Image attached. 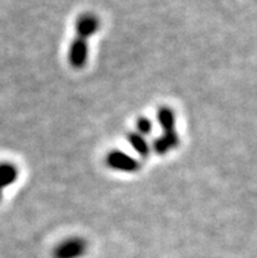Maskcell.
Returning <instances> with one entry per match:
<instances>
[{
	"label": "cell",
	"instance_id": "cell-8",
	"mask_svg": "<svg viewBox=\"0 0 257 258\" xmlns=\"http://www.w3.org/2000/svg\"><path fill=\"white\" fill-rule=\"evenodd\" d=\"M151 130H152V123L150 122V119H147V118H139V121H138V131H139V134H150Z\"/></svg>",
	"mask_w": 257,
	"mask_h": 258
},
{
	"label": "cell",
	"instance_id": "cell-6",
	"mask_svg": "<svg viewBox=\"0 0 257 258\" xmlns=\"http://www.w3.org/2000/svg\"><path fill=\"white\" fill-rule=\"evenodd\" d=\"M160 124L163 126L164 131L175 130V113L170 108H162L158 113Z\"/></svg>",
	"mask_w": 257,
	"mask_h": 258
},
{
	"label": "cell",
	"instance_id": "cell-1",
	"mask_svg": "<svg viewBox=\"0 0 257 258\" xmlns=\"http://www.w3.org/2000/svg\"><path fill=\"white\" fill-rule=\"evenodd\" d=\"M87 250V244L83 239H69L59 244L54 250V258H80Z\"/></svg>",
	"mask_w": 257,
	"mask_h": 258
},
{
	"label": "cell",
	"instance_id": "cell-9",
	"mask_svg": "<svg viewBox=\"0 0 257 258\" xmlns=\"http://www.w3.org/2000/svg\"><path fill=\"white\" fill-rule=\"evenodd\" d=\"M0 200H2V189H0Z\"/></svg>",
	"mask_w": 257,
	"mask_h": 258
},
{
	"label": "cell",
	"instance_id": "cell-5",
	"mask_svg": "<svg viewBox=\"0 0 257 258\" xmlns=\"http://www.w3.org/2000/svg\"><path fill=\"white\" fill-rule=\"evenodd\" d=\"M17 178V169L12 164H0V189L12 185Z\"/></svg>",
	"mask_w": 257,
	"mask_h": 258
},
{
	"label": "cell",
	"instance_id": "cell-2",
	"mask_svg": "<svg viewBox=\"0 0 257 258\" xmlns=\"http://www.w3.org/2000/svg\"><path fill=\"white\" fill-rule=\"evenodd\" d=\"M88 58V45L85 42V39L79 38L76 37V39L71 43V47H70L69 51V60L71 63L72 67L75 69H82L83 66L85 64Z\"/></svg>",
	"mask_w": 257,
	"mask_h": 258
},
{
	"label": "cell",
	"instance_id": "cell-7",
	"mask_svg": "<svg viewBox=\"0 0 257 258\" xmlns=\"http://www.w3.org/2000/svg\"><path fill=\"white\" fill-rule=\"evenodd\" d=\"M129 142H130V144L133 146L134 150L137 151L138 154L142 155V156H147V155H148V151H150V148H148V144H147V142L144 141L143 135L130 134L129 135Z\"/></svg>",
	"mask_w": 257,
	"mask_h": 258
},
{
	"label": "cell",
	"instance_id": "cell-3",
	"mask_svg": "<svg viewBox=\"0 0 257 258\" xmlns=\"http://www.w3.org/2000/svg\"><path fill=\"white\" fill-rule=\"evenodd\" d=\"M108 164L109 167L114 168L117 170H124V172H134L138 169V163L134 160L133 157L127 156L124 152L120 151H113L108 155Z\"/></svg>",
	"mask_w": 257,
	"mask_h": 258
},
{
	"label": "cell",
	"instance_id": "cell-4",
	"mask_svg": "<svg viewBox=\"0 0 257 258\" xmlns=\"http://www.w3.org/2000/svg\"><path fill=\"white\" fill-rule=\"evenodd\" d=\"M98 20L93 15H82L76 20V34L79 38L87 39L88 37L93 36L98 29Z\"/></svg>",
	"mask_w": 257,
	"mask_h": 258
}]
</instances>
